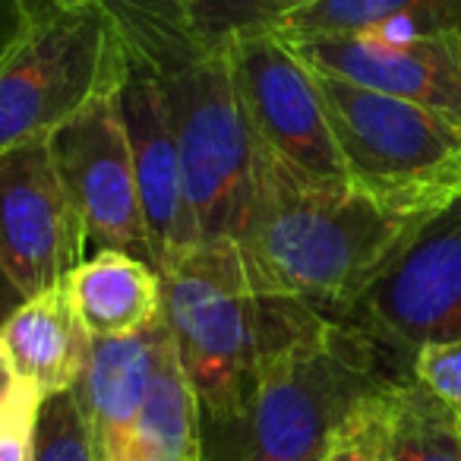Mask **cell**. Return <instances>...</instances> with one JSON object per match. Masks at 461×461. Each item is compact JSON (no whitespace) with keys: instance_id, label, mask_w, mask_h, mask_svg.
Returning a JSON list of instances; mask_svg holds the SVG:
<instances>
[{"instance_id":"6da1fadb","label":"cell","mask_w":461,"mask_h":461,"mask_svg":"<svg viewBox=\"0 0 461 461\" xmlns=\"http://www.w3.org/2000/svg\"><path fill=\"white\" fill-rule=\"evenodd\" d=\"M423 221L385 209L351 184L307 177L259 149L238 250L257 294L351 320Z\"/></svg>"},{"instance_id":"2e32d148","label":"cell","mask_w":461,"mask_h":461,"mask_svg":"<svg viewBox=\"0 0 461 461\" xmlns=\"http://www.w3.org/2000/svg\"><path fill=\"white\" fill-rule=\"evenodd\" d=\"M127 461H209L203 411L174 351L167 322L161 326L155 373Z\"/></svg>"},{"instance_id":"ac0fdd59","label":"cell","mask_w":461,"mask_h":461,"mask_svg":"<svg viewBox=\"0 0 461 461\" xmlns=\"http://www.w3.org/2000/svg\"><path fill=\"white\" fill-rule=\"evenodd\" d=\"M385 461H461V420L414 379L392 392Z\"/></svg>"},{"instance_id":"603a6c76","label":"cell","mask_w":461,"mask_h":461,"mask_svg":"<svg viewBox=\"0 0 461 461\" xmlns=\"http://www.w3.org/2000/svg\"><path fill=\"white\" fill-rule=\"evenodd\" d=\"M45 398L39 392H29L23 402L0 414V461H32L35 423Z\"/></svg>"},{"instance_id":"7402d4cb","label":"cell","mask_w":461,"mask_h":461,"mask_svg":"<svg viewBox=\"0 0 461 461\" xmlns=\"http://www.w3.org/2000/svg\"><path fill=\"white\" fill-rule=\"evenodd\" d=\"M411 379L461 420V339L420 348L411 357Z\"/></svg>"},{"instance_id":"9c48e42d","label":"cell","mask_w":461,"mask_h":461,"mask_svg":"<svg viewBox=\"0 0 461 461\" xmlns=\"http://www.w3.org/2000/svg\"><path fill=\"white\" fill-rule=\"evenodd\" d=\"M86 230L58 174L51 142L0 152V266L23 297L60 288L86 259Z\"/></svg>"},{"instance_id":"e0dca14e","label":"cell","mask_w":461,"mask_h":461,"mask_svg":"<svg viewBox=\"0 0 461 461\" xmlns=\"http://www.w3.org/2000/svg\"><path fill=\"white\" fill-rule=\"evenodd\" d=\"M272 29L285 39L446 32L461 29V0H307Z\"/></svg>"},{"instance_id":"d4e9b609","label":"cell","mask_w":461,"mask_h":461,"mask_svg":"<svg viewBox=\"0 0 461 461\" xmlns=\"http://www.w3.org/2000/svg\"><path fill=\"white\" fill-rule=\"evenodd\" d=\"M29 392H35V389L23 383L20 373H16V366H14V360H10L7 348L0 345V414L14 408L16 402H23Z\"/></svg>"},{"instance_id":"5bb4252c","label":"cell","mask_w":461,"mask_h":461,"mask_svg":"<svg viewBox=\"0 0 461 461\" xmlns=\"http://www.w3.org/2000/svg\"><path fill=\"white\" fill-rule=\"evenodd\" d=\"M0 345L7 348L16 373L41 398L77 389L89 364L92 335L67 285L32 294L0 326Z\"/></svg>"},{"instance_id":"4fadbf2b","label":"cell","mask_w":461,"mask_h":461,"mask_svg":"<svg viewBox=\"0 0 461 461\" xmlns=\"http://www.w3.org/2000/svg\"><path fill=\"white\" fill-rule=\"evenodd\" d=\"M165 316L149 332L123 339H92L89 364L77 383V398L89 423L95 461H127L136 423L146 408L149 383Z\"/></svg>"},{"instance_id":"d6986e66","label":"cell","mask_w":461,"mask_h":461,"mask_svg":"<svg viewBox=\"0 0 461 461\" xmlns=\"http://www.w3.org/2000/svg\"><path fill=\"white\" fill-rule=\"evenodd\" d=\"M307 0H177L180 14L203 39L228 45L244 32L272 29Z\"/></svg>"},{"instance_id":"cb8c5ba5","label":"cell","mask_w":461,"mask_h":461,"mask_svg":"<svg viewBox=\"0 0 461 461\" xmlns=\"http://www.w3.org/2000/svg\"><path fill=\"white\" fill-rule=\"evenodd\" d=\"M29 23V0H0V60L20 41Z\"/></svg>"},{"instance_id":"44dd1931","label":"cell","mask_w":461,"mask_h":461,"mask_svg":"<svg viewBox=\"0 0 461 461\" xmlns=\"http://www.w3.org/2000/svg\"><path fill=\"white\" fill-rule=\"evenodd\" d=\"M392 385L389 392L364 402L348 423L339 429L326 461H385L389 458V417H392Z\"/></svg>"},{"instance_id":"ba28073f","label":"cell","mask_w":461,"mask_h":461,"mask_svg":"<svg viewBox=\"0 0 461 461\" xmlns=\"http://www.w3.org/2000/svg\"><path fill=\"white\" fill-rule=\"evenodd\" d=\"M240 102L259 149L307 177L348 184L316 73L285 35L259 29L230 39Z\"/></svg>"},{"instance_id":"7a4b0ae2","label":"cell","mask_w":461,"mask_h":461,"mask_svg":"<svg viewBox=\"0 0 461 461\" xmlns=\"http://www.w3.org/2000/svg\"><path fill=\"white\" fill-rule=\"evenodd\" d=\"M102 4L130 58L149 73L165 102L199 244H238L253 199L259 142L240 102L230 41L203 39L177 0Z\"/></svg>"},{"instance_id":"3957f363","label":"cell","mask_w":461,"mask_h":461,"mask_svg":"<svg viewBox=\"0 0 461 461\" xmlns=\"http://www.w3.org/2000/svg\"><path fill=\"white\" fill-rule=\"evenodd\" d=\"M411 366L351 320L266 297V348L244 427L209 461H326L339 429Z\"/></svg>"},{"instance_id":"9a60e30c","label":"cell","mask_w":461,"mask_h":461,"mask_svg":"<svg viewBox=\"0 0 461 461\" xmlns=\"http://www.w3.org/2000/svg\"><path fill=\"white\" fill-rule=\"evenodd\" d=\"M92 339L149 332L161 320V272L121 250H95L67 282Z\"/></svg>"},{"instance_id":"8992f818","label":"cell","mask_w":461,"mask_h":461,"mask_svg":"<svg viewBox=\"0 0 461 461\" xmlns=\"http://www.w3.org/2000/svg\"><path fill=\"white\" fill-rule=\"evenodd\" d=\"M123 77V45L102 0H29L0 60V152L48 140Z\"/></svg>"},{"instance_id":"484cf974","label":"cell","mask_w":461,"mask_h":461,"mask_svg":"<svg viewBox=\"0 0 461 461\" xmlns=\"http://www.w3.org/2000/svg\"><path fill=\"white\" fill-rule=\"evenodd\" d=\"M23 301H26V297H23V291L10 282V276L4 272V266H0V326L7 322V316L14 313Z\"/></svg>"},{"instance_id":"8fae6325","label":"cell","mask_w":461,"mask_h":461,"mask_svg":"<svg viewBox=\"0 0 461 461\" xmlns=\"http://www.w3.org/2000/svg\"><path fill=\"white\" fill-rule=\"evenodd\" d=\"M313 70L404 98L461 127V29L288 39Z\"/></svg>"},{"instance_id":"52a82bcc","label":"cell","mask_w":461,"mask_h":461,"mask_svg":"<svg viewBox=\"0 0 461 461\" xmlns=\"http://www.w3.org/2000/svg\"><path fill=\"white\" fill-rule=\"evenodd\" d=\"M351 322L408 366L420 348L461 339V196L414 230L360 297Z\"/></svg>"},{"instance_id":"7c38bea8","label":"cell","mask_w":461,"mask_h":461,"mask_svg":"<svg viewBox=\"0 0 461 461\" xmlns=\"http://www.w3.org/2000/svg\"><path fill=\"white\" fill-rule=\"evenodd\" d=\"M117 108H121L130 155H133L152 266L165 276L184 253L199 247V234L186 203L184 165H180L165 102L149 73L130 58L127 48H123V77L117 83Z\"/></svg>"},{"instance_id":"5b68a950","label":"cell","mask_w":461,"mask_h":461,"mask_svg":"<svg viewBox=\"0 0 461 461\" xmlns=\"http://www.w3.org/2000/svg\"><path fill=\"white\" fill-rule=\"evenodd\" d=\"M316 73L348 184L408 218L461 196V127L404 98Z\"/></svg>"},{"instance_id":"30bf717a","label":"cell","mask_w":461,"mask_h":461,"mask_svg":"<svg viewBox=\"0 0 461 461\" xmlns=\"http://www.w3.org/2000/svg\"><path fill=\"white\" fill-rule=\"evenodd\" d=\"M48 142L86 240L95 250H121L152 263L117 86L48 136Z\"/></svg>"},{"instance_id":"ffe728a7","label":"cell","mask_w":461,"mask_h":461,"mask_svg":"<svg viewBox=\"0 0 461 461\" xmlns=\"http://www.w3.org/2000/svg\"><path fill=\"white\" fill-rule=\"evenodd\" d=\"M32 461H95L89 423L73 389L51 395L41 404Z\"/></svg>"},{"instance_id":"277c9868","label":"cell","mask_w":461,"mask_h":461,"mask_svg":"<svg viewBox=\"0 0 461 461\" xmlns=\"http://www.w3.org/2000/svg\"><path fill=\"white\" fill-rule=\"evenodd\" d=\"M161 313L196 392L205 452L244 427L266 348V297L257 294L234 240L199 244L161 276Z\"/></svg>"}]
</instances>
